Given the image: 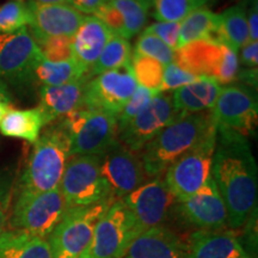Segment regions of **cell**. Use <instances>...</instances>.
I'll list each match as a JSON object with an SVG mask.
<instances>
[{"label":"cell","mask_w":258,"mask_h":258,"mask_svg":"<svg viewBox=\"0 0 258 258\" xmlns=\"http://www.w3.org/2000/svg\"><path fill=\"white\" fill-rule=\"evenodd\" d=\"M212 178L227 209V224L239 230L257 212V164L246 137L217 132Z\"/></svg>","instance_id":"obj_1"},{"label":"cell","mask_w":258,"mask_h":258,"mask_svg":"<svg viewBox=\"0 0 258 258\" xmlns=\"http://www.w3.org/2000/svg\"><path fill=\"white\" fill-rule=\"evenodd\" d=\"M215 129L209 111L177 118L156 135L140 152L150 178L164 175L167 167Z\"/></svg>","instance_id":"obj_2"},{"label":"cell","mask_w":258,"mask_h":258,"mask_svg":"<svg viewBox=\"0 0 258 258\" xmlns=\"http://www.w3.org/2000/svg\"><path fill=\"white\" fill-rule=\"evenodd\" d=\"M19 178L18 192H46L57 189L71 158L69 135L60 122L49 125L36 143Z\"/></svg>","instance_id":"obj_3"},{"label":"cell","mask_w":258,"mask_h":258,"mask_svg":"<svg viewBox=\"0 0 258 258\" xmlns=\"http://www.w3.org/2000/svg\"><path fill=\"white\" fill-rule=\"evenodd\" d=\"M173 62L185 72L213 79L219 85L237 82L239 72L238 54L215 38L194 41L177 48Z\"/></svg>","instance_id":"obj_4"},{"label":"cell","mask_w":258,"mask_h":258,"mask_svg":"<svg viewBox=\"0 0 258 258\" xmlns=\"http://www.w3.org/2000/svg\"><path fill=\"white\" fill-rule=\"evenodd\" d=\"M69 135L72 156H101L117 140V116L109 112L79 109L61 118Z\"/></svg>","instance_id":"obj_5"},{"label":"cell","mask_w":258,"mask_h":258,"mask_svg":"<svg viewBox=\"0 0 258 258\" xmlns=\"http://www.w3.org/2000/svg\"><path fill=\"white\" fill-rule=\"evenodd\" d=\"M141 232L123 201L115 200L97 222L91 241L79 258H123Z\"/></svg>","instance_id":"obj_6"},{"label":"cell","mask_w":258,"mask_h":258,"mask_svg":"<svg viewBox=\"0 0 258 258\" xmlns=\"http://www.w3.org/2000/svg\"><path fill=\"white\" fill-rule=\"evenodd\" d=\"M114 201L67 209L47 237L51 258H79L91 241L97 222Z\"/></svg>","instance_id":"obj_7"},{"label":"cell","mask_w":258,"mask_h":258,"mask_svg":"<svg viewBox=\"0 0 258 258\" xmlns=\"http://www.w3.org/2000/svg\"><path fill=\"white\" fill-rule=\"evenodd\" d=\"M67 209L60 188L46 192H18L10 226L11 230L47 239Z\"/></svg>","instance_id":"obj_8"},{"label":"cell","mask_w":258,"mask_h":258,"mask_svg":"<svg viewBox=\"0 0 258 258\" xmlns=\"http://www.w3.org/2000/svg\"><path fill=\"white\" fill-rule=\"evenodd\" d=\"M215 144L217 129L182 154L164 172V182L177 201L199 191L211 178Z\"/></svg>","instance_id":"obj_9"},{"label":"cell","mask_w":258,"mask_h":258,"mask_svg":"<svg viewBox=\"0 0 258 258\" xmlns=\"http://www.w3.org/2000/svg\"><path fill=\"white\" fill-rule=\"evenodd\" d=\"M59 188L67 208L88 207L106 200H115L101 175L99 156L71 157Z\"/></svg>","instance_id":"obj_10"},{"label":"cell","mask_w":258,"mask_h":258,"mask_svg":"<svg viewBox=\"0 0 258 258\" xmlns=\"http://www.w3.org/2000/svg\"><path fill=\"white\" fill-rule=\"evenodd\" d=\"M209 112L217 132H235L247 138L257 125L256 90L240 83L226 85Z\"/></svg>","instance_id":"obj_11"},{"label":"cell","mask_w":258,"mask_h":258,"mask_svg":"<svg viewBox=\"0 0 258 258\" xmlns=\"http://www.w3.org/2000/svg\"><path fill=\"white\" fill-rule=\"evenodd\" d=\"M43 59L28 28L0 34V79L16 88L34 84V71Z\"/></svg>","instance_id":"obj_12"},{"label":"cell","mask_w":258,"mask_h":258,"mask_svg":"<svg viewBox=\"0 0 258 258\" xmlns=\"http://www.w3.org/2000/svg\"><path fill=\"white\" fill-rule=\"evenodd\" d=\"M137 88L131 64L98 74L86 83L84 108L118 116Z\"/></svg>","instance_id":"obj_13"},{"label":"cell","mask_w":258,"mask_h":258,"mask_svg":"<svg viewBox=\"0 0 258 258\" xmlns=\"http://www.w3.org/2000/svg\"><path fill=\"white\" fill-rule=\"evenodd\" d=\"M99 170L115 200L123 199L147 179L140 153L118 140L99 156Z\"/></svg>","instance_id":"obj_14"},{"label":"cell","mask_w":258,"mask_h":258,"mask_svg":"<svg viewBox=\"0 0 258 258\" xmlns=\"http://www.w3.org/2000/svg\"><path fill=\"white\" fill-rule=\"evenodd\" d=\"M179 118L169 92H158L146 108L117 131V140L134 152L143 148L164 128Z\"/></svg>","instance_id":"obj_15"},{"label":"cell","mask_w":258,"mask_h":258,"mask_svg":"<svg viewBox=\"0 0 258 258\" xmlns=\"http://www.w3.org/2000/svg\"><path fill=\"white\" fill-rule=\"evenodd\" d=\"M121 200L132 212L143 232L148 228L165 226L178 202L161 177L145 182Z\"/></svg>","instance_id":"obj_16"},{"label":"cell","mask_w":258,"mask_h":258,"mask_svg":"<svg viewBox=\"0 0 258 258\" xmlns=\"http://www.w3.org/2000/svg\"><path fill=\"white\" fill-rule=\"evenodd\" d=\"M176 211L183 220L200 230L217 231L228 227L227 209L212 176L199 191L177 202Z\"/></svg>","instance_id":"obj_17"},{"label":"cell","mask_w":258,"mask_h":258,"mask_svg":"<svg viewBox=\"0 0 258 258\" xmlns=\"http://www.w3.org/2000/svg\"><path fill=\"white\" fill-rule=\"evenodd\" d=\"M30 25L28 29L34 40L51 36L72 37L85 16L70 4L40 5L28 2Z\"/></svg>","instance_id":"obj_18"},{"label":"cell","mask_w":258,"mask_h":258,"mask_svg":"<svg viewBox=\"0 0 258 258\" xmlns=\"http://www.w3.org/2000/svg\"><path fill=\"white\" fill-rule=\"evenodd\" d=\"M123 258H188V245L166 226L141 232Z\"/></svg>","instance_id":"obj_19"},{"label":"cell","mask_w":258,"mask_h":258,"mask_svg":"<svg viewBox=\"0 0 258 258\" xmlns=\"http://www.w3.org/2000/svg\"><path fill=\"white\" fill-rule=\"evenodd\" d=\"M186 245L188 258H251L233 230H198Z\"/></svg>","instance_id":"obj_20"},{"label":"cell","mask_w":258,"mask_h":258,"mask_svg":"<svg viewBox=\"0 0 258 258\" xmlns=\"http://www.w3.org/2000/svg\"><path fill=\"white\" fill-rule=\"evenodd\" d=\"M112 34L95 16H85L72 37L74 59L91 70Z\"/></svg>","instance_id":"obj_21"},{"label":"cell","mask_w":258,"mask_h":258,"mask_svg":"<svg viewBox=\"0 0 258 258\" xmlns=\"http://www.w3.org/2000/svg\"><path fill=\"white\" fill-rule=\"evenodd\" d=\"M91 78L60 86H41L40 105L49 116L51 122L84 108V91L86 83Z\"/></svg>","instance_id":"obj_22"},{"label":"cell","mask_w":258,"mask_h":258,"mask_svg":"<svg viewBox=\"0 0 258 258\" xmlns=\"http://www.w3.org/2000/svg\"><path fill=\"white\" fill-rule=\"evenodd\" d=\"M221 85L209 78H200L196 82L182 86L171 93L172 103L179 117L198 112L211 111L217 102Z\"/></svg>","instance_id":"obj_23"},{"label":"cell","mask_w":258,"mask_h":258,"mask_svg":"<svg viewBox=\"0 0 258 258\" xmlns=\"http://www.w3.org/2000/svg\"><path fill=\"white\" fill-rule=\"evenodd\" d=\"M49 123L51 120L41 106L30 109L11 108L0 122V133L5 137L35 144L40 138L42 129Z\"/></svg>","instance_id":"obj_24"},{"label":"cell","mask_w":258,"mask_h":258,"mask_svg":"<svg viewBox=\"0 0 258 258\" xmlns=\"http://www.w3.org/2000/svg\"><path fill=\"white\" fill-rule=\"evenodd\" d=\"M0 258H51L46 238L17 230L0 234Z\"/></svg>","instance_id":"obj_25"},{"label":"cell","mask_w":258,"mask_h":258,"mask_svg":"<svg viewBox=\"0 0 258 258\" xmlns=\"http://www.w3.org/2000/svg\"><path fill=\"white\" fill-rule=\"evenodd\" d=\"M215 40L231 48L237 54L240 48L249 42L245 2L231 6L220 14V25Z\"/></svg>","instance_id":"obj_26"},{"label":"cell","mask_w":258,"mask_h":258,"mask_svg":"<svg viewBox=\"0 0 258 258\" xmlns=\"http://www.w3.org/2000/svg\"><path fill=\"white\" fill-rule=\"evenodd\" d=\"M91 78L89 70L76 59L63 62H50L42 59L34 71V83L41 86H60Z\"/></svg>","instance_id":"obj_27"},{"label":"cell","mask_w":258,"mask_h":258,"mask_svg":"<svg viewBox=\"0 0 258 258\" xmlns=\"http://www.w3.org/2000/svg\"><path fill=\"white\" fill-rule=\"evenodd\" d=\"M219 25L220 15L214 14L208 8L194 10L180 22L178 48L194 41L215 38Z\"/></svg>","instance_id":"obj_28"},{"label":"cell","mask_w":258,"mask_h":258,"mask_svg":"<svg viewBox=\"0 0 258 258\" xmlns=\"http://www.w3.org/2000/svg\"><path fill=\"white\" fill-rule=\"evenodd\" d=\"M132 47L128 40L112 35L96 63L90 70V76L96 77L108 71H114L131 64Z\"/></svg>","instance_id":"obj_29"},{"label":"cell","mask_w":258,"mask_h":258,"mask_svg":"<svg viewBox=\"0 0 258 258\" xmlns=\"http://www.w3.org/2000/svg\"><path fill=\"white\" fill-rule=\"evenodd\" d=\"M122 15L125 28V38L134 37L147 24L152 0H109Z\"/></svg>","instance_id":"obj_30"},{"label":"cell","mask_w":258,"mask_h":258,"mask_svg":"<svg viewBox=\"0 0 258 258\" xmlns=\"http://www.w3.org/2000/svg\"><path fill=\"white\" fill-rule=\"evenodd\" d=\"M131 67L139 85L159 92L161 82H163L164 67H165L164 64L151 56L133 53Z\"/></svg>","instance_id":"obj_31"},{"label":"cell","mask_w":258,"mask_h":258,"mask_svg":"<svg viewBox=\"0 0 258 258\" xmlns=\"http://www.w3.org/2000/svg\"><path fill=\"white\" fill-rule=\"evenodd\" d=\"M152 17L158 22L180 23L194 10L205 8L200 0H152Z\"/></svg>","instance_id":"obj_32"},{"label":"cell","mask_w":258,"mask_h":258,"mask_svg":"<svg viewBox=\"0 0 258 258\" xmlns=\"http://www.w3.org/2000/svg\"><path fill=\"white\" fill-rule=\"evenodd\" d=\"M30 25L28 0H8L0 6V34H12Z\"/></svg>","instance_id":"obj_33"},{"label":"cell","mask_w":258,"mask_h":258,"mask_svg":"<svg viewBox=\"0 0 258 258\" xmlns=\"http://www.w3.org/2000/svg\"><path fill=\"white\" fill-rule=\"evenodd\" d=\"M73 37V36H72ZM72 37L51 36L36 41L44 60L50 62H63L74 59L72 49Z\"/></svg>","instance_id":"obj_34"},{"label":"cell","mask_w":258,"mask_h":258,"mask_svg":"<svg viewBox=\"0 0 258 258\" xmlns=\"http://www.w3.org/2000/svg\"><path fill=\"white\" fill-rule=\"evenodd\" d=\"M134 53L153 57V59L158 60L164 66L173 62V59H175V50L167 47L158 37L151 34H146V32H143L140 37L138 38L137 44H135L134 48Z\"/></svg>","instance_id":"obj_35"},{"label":"cell","mask_w":258,"mask_h":258,"mask_svg":"<svg viewBox=\"0 0 258 258\" xmlns=\"http://www.w3.org/2000/svg\"><path fill=\"white\" fill-rule=\"evenodd\" d=\"M157 93V91H152V90H148L139 85L135 89L133 96L131 97L124 108L122 109L120 115L117 116V131L127 125L135 116L140 114L150 104V102L152 101V98Z\"/></svg>","instance_id":"obj_36"},{"label":"cell","mask_w":258,"mask_h":258,"mask_svg":"<svg viewBox=\"0 0 258 258\" xmlns=\"http://www.w3.org/2000/svg\"><path fill=\"white\" fill-rule=\"evenodd\" d=\"M199 79L200 77L185 72V71L179 69L175 62H171L164 67L163 82H161L159 92L175 91V90L196 82Z\"/></svg>","instance_id":"obj_37"},{"label":"cell","mask_w":258,"mask_h":258,"mask_svg":"<svg viewBox=\"0 0 258 258\" xmlns=\"http://www.w3.org/2000/svg\"><path fill=\"white\" fill-rule=\"evenodd\" d=\"M115 36H120L125 38V28L122 15L118 10L111 4L110 2H106L93 14ZM127 40V38H125Z\"/></svg>","instance_id":"obj_38"},{"label":"cell","mask_w":258,"mask_h":258,"mask_svg":"<svg viewBox=\"0 0 258 258\" xmlns=\"http://www.w3.org/2000/svg\"><path fill=\"white\" fill-rule=\"evenodd\" d=\"M179 31L180 23H173V22H157L150 27L145 28L143 32L151 34L153 36L163 41L167 47H170L172 50H176L178 48L179 42Z\"/></svg>","instance_id":"obj_39"},{"label":"cell","mask_w":258,"mask_h":258,"mask_svg":"<svg viewBox=\"0 0 258 258\" xmlns=\"http://www.w3.org/2000/svg\"><path fill=\"white\" fill-rule=\"evenodd\" d=\"M239 64L245 69H257L258 64V43L249 41L240 48V54L238 56Z\"/></svg>","instance_id":"obj_40"},{"label":"cell","mask_w":258,"mask_h":258,"mask_svg":"<svg viewBox=\"0 0 258 258\" xmlns=\"http://www.w3.org/2000/svg\"><path fill=\"white\" fill-rule=\"evenodd\" d=\"M246 6L247 29H249V41L258 40V4L257 0H245Z\"/></svg>","instance_id":"obj_41"},{"label":"cell","mask_w":258,"mask_h":258,"mask_svg":"<svg viewBox=\"0 0 258 258\" xmlns=\"http://www.w3.org/2000/svg\"><path fill=\"white\" fill-rule=\"evenodd\" d=\"M108 0H70V5L83 15H93Z\"/></svg>","instance_id":"obj_42"},{"label":"cell","mask_w":258,"mask_h":258,"mask_svg":"<svg viewBox=\"0 0 258 258\" xmlns=\"http://www.w3.org/2000/svg\"><path fill=\"white\" fill-rule=\"evenodd\" d=\"M239 80L240 84L249 86V88L257 90V69H239L238 72L237 82Z\"/></svg>","instance_id":"obj_43"},{"label":"cell","mask_w":258,"mask_h":258,"mask_svg":"<svg viewBox=\"0 0 258 258\" xmlns=\"http://www.w3.org/2000/svg\"><path fill=\"white\" fill-rule=\"evenodd\" d=\"M6 225V196L3 190H0V234L5 231Z\"/></svg>","instance_id":"obj_44"},{"label":"cell","mask_w":258,"mask_h":258,"mask_svg":"<svg viewBox=\"0 0 258 258\" xmlns=\"http://www.w3.org/2000/svg\"><path fill=\"white\" fill-rule=\"evenodd\" d=\"M0 102L6 103V104H12V97L10 95V91L6 86V84L0 79Z\"/></svg>","instance_id":"obj_45"},{"label":"cell","mask_w":258,"mask_h":258,"mask_svg":"<svg viewBox=\"0 0 258 258\" xmlns=\"http://www.w3.org/2000/svg\"><path fill=\"white\" fill-rule=\"evenodd\" d=\"M40 5H55V4H70V0H28Z\"/></svg>","instance_id":"obj_46"},{"label":"cell","mask_w":258,"mask_h":258,"mask_svg":"<svg viewBox=\"0 0 258 258\" xmlns=\"http://www.w3.org/2000/svg\"><path fill=\"white\" fill-rule=\"evenodd\" d=\"M10 109H11V105L6 104V103L0 102V122H2L3 117H4L5 114L10 110Z\"/></svg>","instance_id":"obj_47"},{"label":"cell","mask_w":258,"mask_h":258,"mask_svg":"<svg viewBox=\"0 0 258 258\" xmlns=\"http://www.w3.org/2000/svg\"><path fill=\"white\" fill-rule=\"evenodd\" d=\"M201 2V4L205 6V8H207V6L214 4L215 2H218V0H200Z\"/></svg>","instance_id":"obj_48"},{"label":"cell","mask_w":258,"mask_h":258,"mask_svg":"<svg viewBox=\"0 0 258 258\" xmlns=\"http://www.w3.org/2000/svg\"><path fill=\"white\" fill-rule=\"evenodd\" d=\"M108 2H109V0H108Z\"/></svg>","instance_id":"obj_49"}]
</instances>
